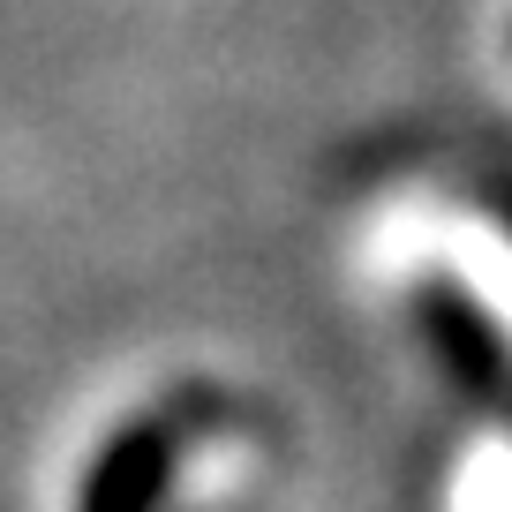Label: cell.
Listing matches in <instances>:
<instances>
[{"mask_svg":"<svg viewBox=\"0 0 512 512\" xmlns=\"http://www.w3.org/2000/svg\"><path fill=\"white\" fill-rule=\"evenodd\" d=\"M166 467H174V437L159 422H136V430H121L91 460L76 512H151L159 490H166Z\"/></svg>","mask_w":512,"mask_h":512,"instance_id":"1","label":"cell"}]
</instances>
